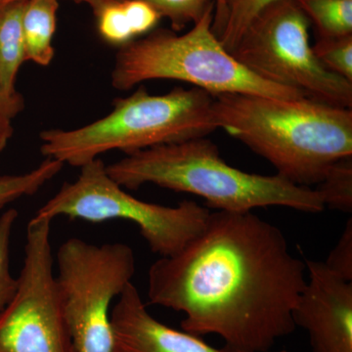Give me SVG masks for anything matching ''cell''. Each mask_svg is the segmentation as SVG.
Segmentation results:
<instances>
[{
	"label": "cell",
	"instance_id": "obj_1",
	"mask_svg": "<svg viewBox=\"0 0 352 352\" xmlns=\"http://www.w3.org/2000/svg\"><path fill=\"white\" fill-rule=\"evenodd\" d=\"M307 264L281 229L252 212H210L205 228L148 272V300L184 314L182 328L239 352H267L295 331Z\"/></svg>",
	"mask_w": 352,
	"mask_h": 352
},
{
	"label": "cell",
	"instance_id": "obj_2",
	"mask_svg": "<svg viewBox=\"0 0 352 352\" xmlns=\"http://www.w3.org/2000/svg\"><path fill=\"white\" fill-rule=\"evenodd\" d=\"M222 129L267 160L277 175L302 186L319 184L336 162L352 156V110L302 97L214 95Z\"/></svg>",
	"mask_w": 352,
	"mask_h": 352
},
{
	"label": "cell",
	"instance_id": "obj_3",
	"mask_svg": "<svg viewBox=\"0 0 352 352\" xmlns=\"http://www.w3.org/2000/svg\"><path fill=\"white\" fill-rule=\"evenodd\" d=\"M106 170L122 188L157 185L201 197L208 207L224 212H248L274 206L318 214L325 208L315 189L278 175H256L233 168L207 138L134 152L108 164Z\"/></svg>",
	"mask_w": 352,
	"mask_h": 352
},
{
	"label": "cell",
	"instance_id": "obj_4",
	"mask_svg": "<svg viewBox=\"0 0 352 352\" xmlns=\"http://www.w3.org/2000/svg\"><path fill=\"white\" fill-rule=\"evenodd\" d=\"M214 96L198 87H175L152 95L139 87L116 98L108 115L75 129H45L39 133L41 153L48 159L80 168L111 151L126 155L155 147L207 138L217 129Z\"/></svg>",
	"mask_w": 352,
	"mask_h": 352
},
{
	"label": "cell",
	"instance_id": "obj_5",
	"mask_svg": "<svg viewBox=\"0 0 352 352\" xmlns=\"http://www.w3.org/2000/svg\"><path fill=\"white\" fill-rule=\"evenodd\" d=\"M214 10V6L208 8L182 36L162 30L120 46L111 74L112 87L126 91L148 80H173L190 83L212 96L307 97L293 88L267 82L240 64L212 30Z\"/></svg>",
	"mask_w": 352,
	"mask_h": 352
},
{
	"label": "cell",
	"instance_id": "obj_6",
	"mask_svg": "<svg viewBox=\"0 0 352 352\" xmlns=\"http://www.w3.org/2000/svg\"><path fill=\"white\" fill-rule=\"evenodd\" d=\"M80 168L75 182H64L34 217L52 221L66 217L94 223L127 220L138 227L150 250L161 258L182 251L207 224L210 210L196 201L166 207L131 196L111 178L100 157Z\"/></svg>",
	"mask_w": 352,
	"mask_h": 352
},
{
	"label": "cell",
	"instance_id": "obj_7",
	"mask_svg": "<svg viewBox=\"0 0 352 352\" xmlns=\"http://www.w3.org/2000/svg\"><path fill=\"white\" fill-rule=\"evenodd\" d=\"M307 16L296 0L268 7L231 51L252 74L314 100L352 108V82L329 71L309 43Z\"/></svg>",
	"mask_w": 352,
	"mask_h": 352
},
{
	"label": "cell",
	"instance_id": "obj_8",
	"mask_svg": "<svg viewBox=\"0 0 352 352\" xmlns=\"http://www.w3.org/2000/svg\"><path fill=\"white\" fill-rule=\"evenodd\" d=\"M56 283L76 352H113L111 305L135 274L124 243L91 244L71 238L57 252Z\"/></svg>",
	"mask_w": 352,
	"mask_h": 352
},
{
	"label": "cell",
	"instance_id": "obj_9",
	"mask_svg": "<svg viewBox=\"0 0 352 352\" xmlns=\"http://www.w3.org/2000/svg\"><path fill=\"white\" fill-rule=\"evenodd\" d=\"M51 221L27 226L17 291L0 314V352H76L54 273Z\"/></svg>",
	"mask_w": 352,
	"mask_h": 352
},
{
	"label": "cell",
	"instance_id": "obj_10",
	"mask_svg": "<svg viewBox=\"0 0 352 352\" xmlns=\"http://www.w3.org/2000/svg\"><path fill=\"white\" fill-rule=\"evenodd\" d=\"M305 261L308 280L294 310L296 327L307 333L314 352H352V282L321 261Z\"/></svg>",
	"mask_w": 352,
	"mask_h": 352
},
{
	"label": "cell",
	"instance_id": "obj_11",
	"mask_svg": "<svg viewBox=\"0 0 352 352\" xmlns=\"http://www.w3.org/2000/svg\"><path fill=\"white\" fill-rule=\"evenodd\" d=\"M113 352H239L217 349L199 336L168 327L148 311L131 283L111 310Z\"/></svg>",
	"mask_w": 352,
	"mask_h": 352
},
{
	"label": "cell",
	"instance_id": "obj_12",
	"mask_svg": "<svg viewBox=\"0 0 352 352\" xmlns=\"http://www.w3.org/2000/svg\"><path fill=\"white\" fill-rule=\"evenodd\" d=\"M27 1L0 7V96L17 115L25 100L16 89V78L25 59L23 14Z\"/></svg>",
	"mask_w": 352,
	"mask_h": 352
},
{
	"label": "cell",
	"instance_id": "obj_13",
	"mask_svg": "<svg viewBox=\"0 0 352 352\" xmlns=\"http://www.w3.org/2000/svg\"><path fill=\"white\" fill-rule=\"evenodd\" d=\"M58 0H28L23 14L25 62L50 66L54 58Z\"/></svg>",
	"mask_w": 352,
	"mask_h": 352
},
{
	"label": "cell",
	"instance_id": "obj_14",
	"mask_svg": "<svg viewBox=\"0 0 352 352\" xmlns=\"http://www.w3.org/2000/svg\"><path fill=\"white\" fill-rule=\"evenodd\" d=\"M320 32L321 38L352 34V0H296Z\"/></svg>",
	"mask_w": 352,
	"mask_h": 352
},
{
	"label": "cell",
	"instance_id": "obj_15",
	"mask_svg": "<svg viewBox=\"0 0 352 352\" xmlns=\"http://www.w3.org/2000/svg\"><path fill=\"white\" fill-rule=\"evenodd\" d=\"M64 164L45 157L34 170L21 175L0 176V210L12 201L32 196L63 170Z\"/></svg>",
	"mask_w": 352,
	"mask_h": 352
},
{
	"label": "cell",
	"instance_id": "obj_16",
	"mask_svg": "<svg viewBox=\"0 0 352 352\" xmlns=\"http://www.w3.org/2000/svg\"><path fill=\"white\" fill-rule=\"evenodd\" d=\"M280 1L283 0H227L226 19L217 36L223 47L231 52L256 18Z\"/></svg>",
	"mask_w": 352,
	"mask_h": 352
},
{
	"label": "cell",
	"instance_id": "obj_17",
	"mask_svg": "<svg viewBox=\"0 0 352 352\" xmlns=\"http://www.w3.org/2000/svg\"><path fill=\"white\" fill-rule=\"evenodd\" d=\"M324 206L351 214L352 212V156L333 164L315 189Z\"/></svg>",
	"mask_w": 352,
	"mask_h": 352
},
{
	"label": "cell",
	"instance_id": "obj_18",
	"mask_svg": "<svg viewBox=\"0 0 352 352\" xmlns=\"http://www.w3.org/2000/svg\"><path fill=\"white\" fill-rule=\"evenodd\" d=\"M19 214L9 208L0 215V314L6 309L17 291L18 279L11 273L10 245L14 224Z\"/></svg>",
	"mask_w": 352,
	"mask_h": 352
},
{
	"label": "cell",
	"instance_id": "obj_19",
	"mask_svg": "<svg viewBox=\"0 0 352 352\" xmlns=\"http://www.w3.org/2000/svg\"><path fill=\"white\" fill-rule=\"evenodd\" d=\"M315 56L329 71L352 82V36L320 38L312 46Z\"/></svg>",
	"mask_w": 352,
	"mask_h": 352
},
{
	"label": "cell",
	"instance_id": "obj_20",
	"mask_svg": "<svg viewBox=\"0 0 352 352\" xmlns=\"http://www.w3.org/2000/svg\"><path fill=\"white\" fill-rule=\"evenodd\" d=\"M95 17L99 34L107 43L122 46L135 39L124 10V0L107 4L95 14Z\"/></svg>",
	"mask_w": 352,
	"mask_h": 352
},
{
	"label": "cell",
	"instance_id": "obj_21",
	"mask_svg": "<svg viewBox=\"0 0 352 352\" xmlns=\"http://www.w3.org/2000/svg\"><path fill=\"white\" fill-rule=\"evenodd\" d=\"M160 16L170 21L175 31H180L189 23L195 24L212 6L210 0H145Z\"/></svg>",
	"mask_w": 352,
	"mask_h": 352
},
{
	"label": "cell",
	"instance_id": "obj_22",
	"mask_svg": "<svg viewBox=\"0 0 352 352\" xmlns=\"http://www.w3.org/2000/svg\"><path fill=\"white\" fill-rule=\"evenodd\" d=\"M324 263L333 274L352 282V219L347 220L339 242Z\"/></svg>",
	"mask_w": 352,
	"mask_h": 352
},
{
	"label": "cell",
	"instance_id": "obj_23",
	"mask_svg": "<svg viewBox=\"0 0 352 352\" xmlns=\"http://www.w3.org/2000/svg\"><path fill=\"white\" fill-rule=\"evenodd\" d=\"M124 6L135 38L151 32L161 19L160 14L145 0H124Z\"/></svg>",
	"mask_w": 352,
	"mask_h": 352
},
{
	"label": "cell",
	"instance_id": "obj_24",
	"mask_svg": "<svg viewBox=\"0 0 352 352\" xmlns=\"http://www.w3.org/2000/svg\"><path fill=\"white\" fill-rule=\"evenodd\" d=\"M13 133L12 119L0 113V156L12 138Z\"/></svg>",
	"mask_w": 352,
	"mask_h": 352
},
{
	"label": "cell",
	"instance_id": "obj_25",
	"mask_svg": "<svg viewBox=\"0 0 352 352\" xmlns=\"http://www.w3.org/2000/svg\"><path fill=\"white\" fill-rule=\"evenodd\" d=\"M20 1H28V0H0V7ZM72 1H75L76 3L87 4L92 9L95 15L104 6H107L109 3H112V2L118 1V0H72Z\"/></svg>",
	"mask_w": 352,
	"mask_h": 352
},
{
	"label": "cell",
	"instance_id": "obj_26",
	"mask_svg": "<svg viewBox=\"0 0 352 352\" xmlns=\"http://www.w3.org/2000/svg\"><path fill=\"white\" fill-rule=\"evenodd\" d=\"M226 9L227 0H215V23L214 25H212V30H214L217 36H219L220 30H221L224 19H226Z\"/></svg>",
	"mask_w": 352,
	"mask_h": 352
},
{
	"label": "cell",
	"instance_id": "obj_27",
	"mask_svg": "<svg viewBox=\"0 0 352 352\" xmlns=\"http://www.w3.org/2000/svg\"><path fill=\"white\" fill-rule=\"evenodd\" d=\"M0 113L7 116V117L10 118V119H14L16 116H18L15 111L1 98V96H0Z\"/></svg>",
	"mask_w": 352,
	"mask_h": 352
},
{
	"label": "cell",
	"instance_id": "obj_28",
	"mask_svg": "<svg viewBox=\"0 0 352 352\" xmlns=\"http://www.w3.org/2000/svg\"><path fill=\"white\" fill-rule=\"evenodd\" d=\"M267 352H287V351H270Z\"/></svg>",
	"mask_w": 352,
	"mask_h": 352
}]
</instances>
